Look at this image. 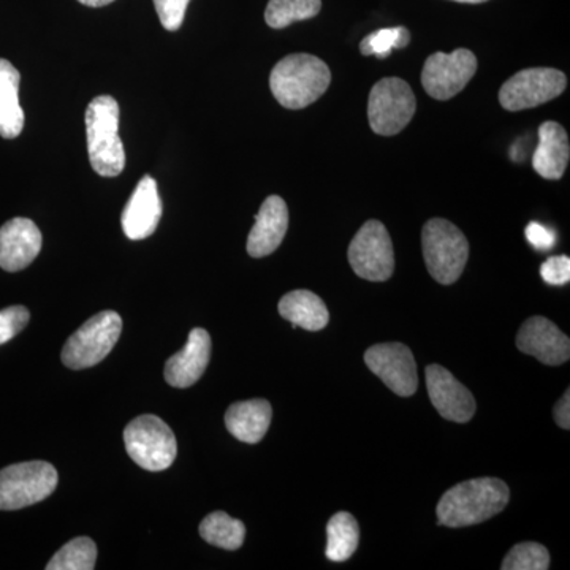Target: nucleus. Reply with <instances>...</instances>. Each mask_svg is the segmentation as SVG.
<instances>
[{"mask_svg":"<svg viewBox=\"0 0 570 570\" xmlns=\"http://www.w3.org/2000/svg\"><path fill=\"white\" fill-rule=\"evenodd\" d=\"M478 71V58L466 48L453 52H434L422 70V85L428 96L450 100L466 88Z\"/></svg>","mask_w":570,"mask_h":570,"instance_id":"nucleus-11","label":"nucleus"},{"mask_svg":"<svg viewBox=\"0 0 570 570\" xmlns=\"http://www.w3.org/2000/svg\"><path fill=\"white\" fill-rule=\"evenodd\" d=\"M288 228V208L283 198L269 195L255 216V224L247 238V254L254 258L266 257L283 245Z\"/></svg>","mask_w":570,"mask_h":570,"instance_id":"nucleus-18","label":"nucleus"},{"mask_svg":"<svg viewBox=\"0 0 570 570\" xmlns=\"http://www.w3.org/2000/svg\"><path fill=\"white\" fill-rule=\"evenodd\" d=\"M58 471L47 461H26L0 471V510H20L55 493Z\"/></svg>","mask_w":570,"mask_h":570,"instance_id":"nucleus-7","label":"nucleus"},{"mask_svg":"<svg viewBox=\"0 0 570 570\" xmlns=\"http://www.w3.org/2000/svg\"><path fill=\"white\" fill-rule=\"evenodd\" d=\"M409 40H411V33L406 28L381 29L362 40L360 51L365 56H377L379 59H384L390 56L393 48H406Z\"/></svg>","mask_w":570,"mask_h":570,"instance_id":"nucleus-28","label":"nucleus"},{"mask_svg":"<svg viewBox=\"0 0 570 570\" xmlns=\"http://www.w3.org/2000/svg\"><path fill=\"white\" fill-rule=\"evenodd\" d=\"M415 110L417 100L414 92L401 78H384L371 89L367 121L374 134L384 137L400 134L412 121Z\"/></svg>","mask_w":570,"mask_h":570,"instance_id":"nucleus-8","label":"nucleus"},{"mask_svg":"<svg viewBox=\"0 0 570 570\" xmlns=\"http://www.w3.org/2000/svg\"><path fill=\"white\" fill-rule=\"evenodd\" d=\"M163 209L156 179L149 175L142 176L122 212L124 234L134 242L148 238L156 232Z\"/></svg>","mask_w":570,"mask_h":570,"instance_id":"nucleus-16","label":"nucleus"},{"mask_svg":"<svg viewBox=\"0 0 570 570\" xmlns=\"http://www.w3.org/2000/svg\"><path fill=\"white\" fill-rule=\"evenodd\" d=\"M212 336L205 328H194L186 346L168 358L165 365V381L175 389L193 387L209 365Z\"/></svg>","mask_w":570,"mask_h":570,"instance_id":"nucleus-17","label":"nucleus"},{"mask_svg":"<svg viewBox=\"0 0 570 570\" xmlns=\"http://www.w3.org/2000/svg\"><path fill=\"white\" fill-rule=\"evenodd\" d=\"M570 159L568 132L561 124L543 122L539 127V145L532 156L535 174L550 181H558L566 174Z\"/></svg>","mask_w":570,"mask_h":570,"instance_id":"nucleus-19","label":"nucleus"},{"mask_svg":"<svg viewBox=\"0 0 570 570\" xmlns=\"http://www.w3.org/2000/svg\"><path fill=\"white\" fill-rule=\"evenodd\" d=\"M97 546L89 538L70 540L62 547L51 561L47 570H92L96 568Z\"/></svg>","mask_w":570,"mask_h":570,"instance_id":"nucleus-26","label":"nucleus"},{"mask_svg":"<svg viewBox=\"0 0 570 570\" xmlns=\"http://www.w3.org/2000/svg\"><path fill=\"white\" fill-rule=\"evenodd\" d=\"M325 554L330 561L344 562L354 557L360 542V527L348 512H337L326 527Z\"/></svg>","mask_w":570,"mask_h":570,"instance_id":"nucleus-23","label":"nucleus"},{"mask_svg":"<svg viewBox=\"0 0 570 570\" xmlns=\"http://www.w3.org/2000/svg\"><path fill=\"white\" fill-rule=\"evenodd\" d=\"M29 318L31 314L24 306H10L0 311V346L21 333L29 324Z\"/></svg>","mask_w":570,"mask_h":570,"instance_id":"nucleus-29","label":"nucleus"},{"mask_svg":"<svg viewBox=\"0 0 570 570\" xmlns=\"http://www.w3.org/2000/svg\"><path fill=\"white\" fill-rule=\"evenodd\" d=\"M348 264L355 275L373 283H384L395 272V250L385 225L367 220L348 245Z\"/></svg>","mask_w":570,"mask_h":570,"instance_id":"nucleus-9","label":"nucleus"},{"mask_svg":"<svg viewBox=\"0 0 570 570\" xmlns=\"http://www.w3.org/2000/svg\"><path fill=\"white\" fill-rule=\"evenodd\" d=\"M21 75L7 59H0V137L13 140L24 129L20 105Z\"/></svg>","mask_w":570,"mask_h":570,"instance_id":"nucleus-21","label":"nucleus"},{"mask_svg":"<svg viewBox=\"0 0 570 570\" xmlns=\"http://www.w3.org/2000/svg\"><path fill=\"white\" fill-rule=\"evenodd\" d=\"M422 249L428 272L439 284L456 283L463 275L469 243L455 224L441 217L428 220L422 230Z\"/></svg>","mask_w":570,"mask_h":570,"instance_id":"nucleus-4","label":"nucleus"},{"mask_svg":"<svg viewBox=\"0 0 570 570\" xmlns=\"http://www.w3.org/2000/svg\"><path fill=\"white\" fill-rule=\"evenodd\" d=\"M43 238L31 219L14 217L0 227V268L9 273L28 268L40 254Z\"/></svg>","mask_w":570,"mask_h":570,"instance_id":"nucleus-15","label":"nucleus"},{"mask_svg":"<svg viewBox=\"0 0 570 570\" xmlns=\"http://www.w3.org/2000/svg\"><path fill=\"white\" fill-rule=\"evenodd\" d=\"M366 366L397 396L409 397L417 392V365L411 348L401 343L371 346L365 352Z\"/></svg>","mask_w":570,"mask_h":570,"instance_id":"nucleus-12","label":"nucleus"},{"mask_svg":"<svg viewBox=\"0 0 570 570\" xmlns=\"http://www.w3.org/2000/svg\"><path fill=\"white\" fill-rule=\"evenodd\" d=\"M553 417L557 420L558 426L562 430L570 428V390H566L564 395L558 401L557 406L553 409Z\"/></svg>","mask_w":570,"mask_h":570,"instance_id":"nucleus-33","label":"nucleus"},{"mask_svg":"<svg viewBox=\"0 0 570 570\" xmlns=\"http://www.w3.org/2000/svg\"><path fill=\"white\" fill-rule=\"evenodd\" d=\"M273 409L266 400H249L232 404L225 414V426L232 436L246 444H257L272 423Z\"/></svg>","mask_w":570,"mask_h":570,"instance_id":"nucleus-20","label":"nucleus"},{"mask_svg":"<svg viewBox=\"0 0 570 570\" xmlns=\"http://www.w3.org/2000/svg\"><path fill=\"white\" fill-rule=\"evenodd\" d=\"M89 163L104 178H115L126 167V151L119 138V105L115 97L99 96L86 110Z\"/></svg>","mask_w":570,"mask_h":570,"instance_id":"nucleus-3","label":"nucleus"},{"mask_svg":"<svg viewBox=\"0 0 570 570\" xmlns=\"http://www.w3.org/2000/svg\"><path fill=\"white\" fill-rule=\"evenodd\" d=\"M322 9V0H269L265 21L269 28L284 29L296 21L311 20Z\"/></svg>","mask_w":570,"mask_h":570,"instance_id":"nucleus-25","label":"nucleus"},{"mask_svg":"<svg viewBox=\"0 0 570 570\" xmlns=\"http://www.w3.org/2000/svg\"><path fill=\"white\" fill-rule=\"evenodd\" d=\"M549 568V550L538 542H523L513 547L501 564L502 570H547Z\"/></svg>","mask_w":570,"mask_h":570,"instance_id":"nucleus-27","label":"nucleus"},{"mask_svg":"<svg viewBox=\"0 0 570 570\" xmlns=\"http://www.w3.org/2000/svg\"><path fill=\"white\" fill-rule=\"evenodd\" d=\"M279 314L292 322V328L302 326L307 332H321L330 321L324 299L311 291L288 292L281 298Z\"/></svg>","mask_w":570,"mask_h":570,"instance_id":"nucleus-22","label":"nucleus"},{"mask_svg":"<svg viewBox=\"0 0 570 570\" xmlns=\"http://www.w3.org/2000/svg\"><path fill=\"white\" fill-rule=\"evenodd\" d=\"M540 276L550 285H564L570 281V258L568 255H554L540 266Z\"/></svg>","mask_w":570,"mask_h":570,"instance_id":"nucleus-31","label":"nucleus"},{"mask_svg":"<svg viewBox=\"0 0 570 570\" xmlns=\"http://www.w3.org/2000/svg\"><path fill=\"white\" fill-rule=\"evenodd\" d=\"M124 442L130 459L149 472L165 471L178 455L171 428L156 415H140L124 430Z\"/></svg>","mask_w":570,"mask_h":570,"instance_id":"nucleus-5","label":"nucleus"},{"mask_svg":"<svg viewBox=\"0 0 570 570\" xmlns=\"http://www.w3.org/2000/svg\"><path fill=\"white\" fill-rule=\"evenodd\" d=\"M78 2L86 7H94V9H99V7L110 6V3L115 2V0H78Z\"/></svg>","mask_w":570,"mask_h":570,"instance_id":"nucleus-34","label":"nucleus"},{"mask_svg":"<svg viewBox=\"0 0 570 570\" xmlns=\"http://www.w3.org/2000/svg\"><path fill=\"white\" fill-rule=\"evenodd\" d=\"M568 78L549 67L521 70L499 89V104L504 110L521 111L539 107L564 92Z\"/></svg>","mask_w":570,"mask_h":570,"instance_id":"nucleus-10","label":"nucleus"},{"mask_svg":"<svg viewBox=\"0 0 570 570\" xmlns=\"http://www.w3.org/2000/svg\"><path fill=\"white\" fill-rule=\"evenodd\" d=\"M510 490L501 479L480 478L461 482L439 501V524L448 528L474 527L493 519L509 504Z\"/></svg>","mask_w":570,"mask_h":570,"instance_id":"nucleus-1","label":"nucleus"},{"mask_svg":"<svg viewBox=\"0 0 570 570\" xmlns=\"http://www.w3.org/2000/svg\"><path fill=\"white\" fill-rule=\"evenodd\" d=\"M524 234H527L528 242H530L535 249L547 250L554 246V234L550 228H547L546 225L531 223L528 225Z\"/></svg>","mask_w":570,"mask_h":570,"instance_id":"nucleus-32","label":"nucleus"},{"mask_svg":"<svg viewBox=\"0 0 570 570\" xmlns=\"http://www.w3.org/2000/svg\"><path fill=\"white\" fill-rule=\"evenodd\" d=\"M122 332V318L115 311H102L73 333L62 348V363L70 370L99 365Z\"/></svg>","mask_w":570,"mask_h":570,"instance_id":"nucleus-6","label":"nucleus"},{"mask_svg":"<svg viewBox=\"0 0 570 570\" xmlns=\"http://www.w3.org/2000/svg\"><path fill=\"white\" fill-rule=\"evenodd\" d=\"M426 389L441 417L455 423H466L474 417L478 409L474 395L444 366L426 367Z\"/></svg>","mask_w":570,"mask_h":570,"instance_id":"nucleus-13","label":"nucleus"},{"mask_svg":"<svg viewBox=\"0 0 570 570\" xmlns=\"http://www.w3.org/2000/svg\"><path fill=\"white\" fill-rule=\"evenodd\" d=\"M332 71L322 59L306 52L285 56L273 67L269 89L287 110H303L330 88Z\"/></svg>","mask_w":570,"mask_h":570,"instance_id":"nucleus-2","label":"nucleus"},{"mask_svg":"<svg viewBox=\"0 0 570 570\" xmlns=\"http://www.w3.org/2000/svg\"><path fill=\"white\" fill-rule=\"evenodd\" d=\"M453 2H460V3H483V2H487V0H453Z\"/></svg>","mask_w":570,"mask_h":570,"instance_id":"nucleus-35","label":"nucleus"},{"mask_svg":"<svg viewBox=\"0 0 570 570\" xmlns=\"http://www.w3.org/2000/svg\"><path fill=\"white\" fill-rule=\"evenodd\" d=\"M517 347L540 363L560 366L569 362L570 340L553 322L542 316L528 318L517 336Z\"/></svg>","mask_w":570,"mask_h":570,"instance_id":"nucleus-14","label":"nucleus"},{"mask_svg":"<svg viewBox=\"0 0 570 570\" xmlns=\"http://www.w3.org/2000/svg\"><path fill=\"white\" fill-rule=\"evenodd\" d=\"M190 0H154L159 20L167 31H178L186 17Z\"/></svg>","mask_w":570,"mask_h":570,"instance_id":"nucleus-30","label":"nucleus"},{"mask_svg":"<svg viewBox=\"0 0 570 570\" xmlns=\"http://www.w3.org/2000/svg\"><path fill=\"white\" fill-rule=\"evenodd\" d=\"M200 535L217 549L234 551L245 543L246 527L242 520L232 519L228 513H209L200 523Z\"/></svg>","mask_w":570,"mask_h":570,"instance_id":"nucleus-24","label":"nucleus"}]
</instances>
